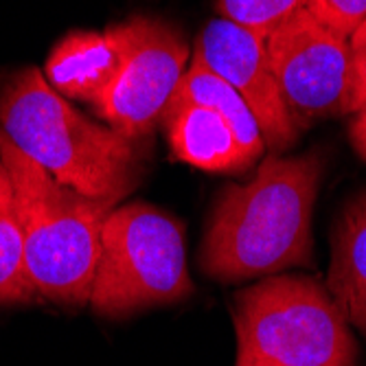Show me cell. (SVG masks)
<instances>
[{"label":"cell","instance_id":"obj_1","mask_svg":"<svg viewBox=\"0 0 366 366\" xmlns=\"http://www.w3.org/2000/svg\"><path fill=\"white\" fill-rule=\"evenodd\" d=\"M325 156L270 154L246 184H228L211 211L199 270L235 283L279 274L312 259V215Z\"/></svg>","mask_w":366,"mask_h":366},{"label":"cell","instance_id":"obj_2","mask_svg":"<svg viewBox=\"0 0 366 366\" xmlns=\"http://www.w3.org/2000/svg\"><path fill=\"white\" fill-rule=\"evenodd\" d=\"M0 132L53 180L86 197L121 202L134 189L137 141L81 114L33 66L0 86Z\"/></svg>","mask_w":366,"mask_h":366},{"label":"cell","instance_id":"obj_3","mask_svg":"<svg viewBox=\"0 0 366 366\" xmlns=\"http://www.w3.org/2000/svg\"><path fill=\"white\" fill-rule=\"evenodd\" d=\"M0 160L7 167L24 235V263L38 296L64 307H84L102 250L106 215L117 207L53 180L0 132Z\"/></svg>","mask_w":366,"mask_h":366},{"label":"cell","instance_id":"obj_4","mask_svg":"<svg viewBox=\"0 0 366 366\" xmlns=\"http://www.w3.org/2000/svg\"><path fill=\"white\" fill-rule=\"evenodd\" d=\"M235 366H355L349 320L312 277L272 274L237 292Z\"/></svg>","mask_w":366,"mask_h":366},{"label":"cell","instance_id":"obj_5","mask_svg":"<svg viewBox=\"0 0 366 366\" xmlns=\"http://www.w3.org/2000/svg\"><path fill=\"white\" fill-rule=\"evenodd\" d=\"M187 272L184 228L152 204L114 207L102 228L88 305L106 318H127L193 294Z\"/></svg>","mask_w":366,"mask_h":366},{"label":"cell","instance_id":"obj_6","mask_svg":"<svg viewBox=\"0 0 366 366\" xmlns=\"http://www.w3.org/2000/svg\"><path fill=\"white\" fill-rule=\"evenodd\" d=\"M265 51L296 129L345 112L349 38L320 24L305 7L265 38Z\"/></svg>","mask_w":366,"mask_h":366},{"label":"cell","instance_id":"obj_7","mask_svg":"<svg viewBox=\"0 0 366 366\" xmlns=\"http://www.w3.org/2000/svg\"><path fill=\"white\" fill-rule=\"evenodd\" d=\"M127 24V55L123 69L97 108L94 117L106 121L127 139L149 134L172 99L184 66L189 44L182 33L164 20L134 16Z\"/></svg>","mask_w":366,"mask_h":366},{"label":"cell","instance_id":"obj_8","mask_svg":"<svg viewBox=\"0 0 366 366\" xmlns=\"http://www.w3.org/2000/svg\"><path fill=\"white\" fill-rule=\"evenodd\" d=\"M193 59L222 77L250 108L263 147L281 156L292 149L301 132L292 123L272 66L265 40L228 20H211L199 33Z\"/></svg>","mask_w":366,"mask_h":366},{"label":"cell","instance_id":"obj_9","mask_svg":"<svg viewBox=\"0 0 366 366\" xmlns=\"http://www.w3.org/2000/svg\"><path fill=\"white\" fill-rule=\"evenodd\" d=\"M127 55V24L106 31H71L51 49L44 79L69 102L97 108L112 90Z\"/></svg>","mask_w":366,"mask_h":366},{"label":"cell","instance_id":"obj_10","mask_svg":"<svg viewBox=\"0 0 366 366\" xmlns=\"http://www.w3.org/2000/svg\"><path fill=\"white\" fill-rule=\"evenodd\" d=\"M176 160L211 174H239L257 160L235 137L230 123L213 108L169 99L162 110Z\"/></svg>","mask_w":366,"mask_h":366},{"label":"cell","instance_id":"obj_11","mask_svg":"<svg viewBox=\"0 0 366 366\" xmlns=\"http://www.w3.org/2000/svg\"><path fill=\"white\" fill-rule=\"evenodd\" d=\"M327 290L349 325L366 336V191L353 195L338 217L331 237Z\"/></svg>","mask_w":366,"mask_h":366},{"label":"cell","instance_id":"obj_12","mask_svg":"<svg viewBox=\"0 0 366 366\" xmlns=\"http://www.w3.org/2000/svg\"><path fill=\"white\" fill-rule=\"evenodd\" d=\"M172 97L213 108L230 123L239 143L254 158H259L263 154L265 147L261 141V132H259V125H257L250 108L244 104V99L235 90H232L222 77H217L213 71H209L204 64L193 59L191 66L184 71V75L180 77Z\"/></svg>","mask_w":366,"mask_h":366},{"label":"cell","instance_id":"obj_13","mask_svg":"<svg viewBox=\"0 0 366 366\" xmlns=\"http://www.w3.org/2000/svg\"><path fill=\"white\" fill-rule=\"evenodd\" d=\"M38 298L24 263V235L9 172L0 160V305H29Z\"/></svg>","mask_w":366,"mask_h":366},{"label":"cell","instance_id":"obj_14","mask_svg":"<svg viewBox=\"0 0 366 366\" xmlns=\"http://www.w3.org/2000/svg\"><path fill=\"white\" fill-rule=\"evenodd\" d=\"M303 7L305 0H215L222 20L237 24L263 40Z\"/></svg>","mask_w":366,"mask_h":366},{"label":"cell","instance_id":"obj_15","mask_svg":"<svg viewBox=\"0 0 366 366\" xmlns=\"http://www.w3.org/2000/svg\"><path fill=\"white\" fill-rule=\"evenodd\" d=\"M305 9L345 38L366 20V0H305Z\"/></svg>","mask_w":366,"mask_h":366},{"label":"cell","instance_id":"obj_16","mask_svg":"<svg viewBox=\"0 0 366 366\" xmlns=\"http://www.w3.org/2000/svg\"><path fill=\"white\" fill-rule=\"evenodd\" d=\"M362 108H366V20L349 36V90L342 114H355Z\"/></svg>","mask_w":366,"mask_h":366},{"label":"cell","instance_id":"obj_17","mask_svg":"<svg viewBox=\"0 0 366 366\" xmlns=\"http://www.w3.org/2000/svg\"><path fill=\"white\" fill-rule=\"evenodd\" d=\"M353 123H351V129H349V141L355 149V154L366 160V108H362L360 112L353 114Z\"/></svg>","mask_w":366,"mask_h":366}]
</instances>
